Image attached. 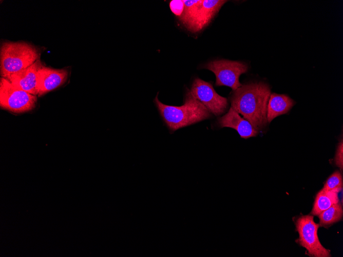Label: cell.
<instances>
[{"label":"cell","instance_id":"2","mask_svg":"<svg viewBox=\"0 0 343 257\" xmlns=\"http://www.w3.org/2000/svg\"><path fill=\"white\" fill-rule=\"evenodd\" d=\"M155 104L165 124L171 132L212 117V113L187 90L184 102L180 106L164 104L159 101L158 94Z\"/></svg>","mask_w":343,"mask_h":257},{"label":"cell","instance_id":"4","mask_svg":"<svg viewBox=\"0 0 343 257\" xmlns=\"http://www.w3.org/2000/svg\"><path fill=\"white\" fill-rule=\"evenodd\" d=\"M37 97L13 85L6 78L0 80L1 107L14 113H21L33 110L36 106Z\"/></svg>","mask_w":343,"mask_h":257},{"label":"cell","instance_id":"8","mask_svg":"<svg viewBox=\"0 0 343 257\" xmlns=\"http://www.w3.org/2000/svg\"><path fill=\"white\" fill-rule=\"evenodd\" d=\"M227 1L202 0L193 16L184 24L192 32H197L208 25Z\"/></svg>","mask_w":343,"mask_h":257},{"label":"cell","instance_id":"9","mask_svg":"<svg viewBox=\"0 0 343 257\" xmlns=\"http://www.w3.org/2000/svg\"><path fill=\"white\" fill-rule=\"evenodd\" d=\"M68 76L69 70L66 68L54 69L44 65L37 73V96H42L61 86Z\"/></svg>","mask_w":343,"mask_h":257},{"label":"cell","instance_id":"11","mask_svg":"<svg viewBox=\"0 0 343 257\" xmlns=\"http://www.w3.org/2000/svg\"><path fill=\"white\" fill-rule=\"evenodd\" d=\"M218 126L220 128H232L237 131L241 137L244 139L255 137L259 132L249 121L240 116L232 107L226 114L218 118Z\"/></svg>","mask_w":343,"mask_h":257},{"label":"cell","instance_id":"12","mask_svg":"<svg viewBox=\"0 0 343 257\" xmlns=\"http://www.w3.org/2000/svg\"><path fill=\"white\" fill-rule=\"evenodd\" d=\"M295 102L286 94L272 93L267 107V120L271 123L276 117L288 113L295 105Z\"/></svg>","mask_w":343,"mask_h":257},{"label":"cell","instance_id":"15","mask_svg":"<svg viewBox=\"0 0 343 257\" xmlns=\"http://www.w3.org/2000/svg\"><path fill=\"white\" fill-rule=\"evenodd\" d=\"M342 188V177L339 171H335L327 180L323 189L339 192Z\"/></svg>","mask_w":343,"mask_h":257},{"label":"cell","instance_id":"1","mask_svg":"<svg viewBox=\"0 0 343 257\" xmlns=\"http://www.w3.org/2000/svg\"><path fill=\"white\" fill-rule=\"evenodd\" d=\"M271 94V88L265 83L245 84L233 90L230 98L231 107L261 132L268 123L267 107Z\"/></svg>","mask_w":343,"mask_h":257},{"label":"cell","instance_id":"16","mask_svg":"<svg viewBox=\"0 0 343 257\" xmlns=\"http://www.w3.org/2000/svg\"><path fill=\"white\" fill-rule=\"evenodd\" d=\"M169 7L172 12L180 18L184 11V2L182 0H173L169 3Z\"/></svg>","mask_w":343,"mask_h":257},{"label":"cell","instance_id":"5","mask_svg":"<svg viewBox=\"0 0 343 257\" xmlns=\"http://www.w3.org/2000/svg\"><path fill=\"white\" fill-rule=\"evenodd\" d=\"M203 68L215 74L216 86H225L233 90L242 85L239 82V76L249 69L245 63L228 60H213L204 65Z\"/></svg>","mask_w":343,"mask_h":257},{"label":"cell","instance_id":"3","mask_svg":"<svg viewBox=\"0 0 343 257\" xmlns=\"http://www.w3.org/2000/svg\"><path fill=\"white\" fill-rule=\"evenodd\" d=\"M41 56V51L33 45L24 42L6 41L0 50L1 77H7L32 65Z\"/></svg>","mask_w":343,"mask_h":257},{"label":"cell","instance_id":"13","mask_svg":"<svg viewBox=\"0 0 343 257\" xmlns=\"http://www.w3.org/2000/svg\"><path fill=\"white\" fill-rule=\"evenodd\" d=\"M338 192L322 189L317 194L311 214L318 215L335 204L339 202Z\"/></svg>","mask_w":343,"mask_h":257},{"label":"cell","instance_id":"6","mask_svg":"<svg viewBox=\"0 0 343 257\" xmlns=\"http://www.w3.org/2000/svg\"><path fill=\"white\" fill-rule=\"evenodd\" d=\"M299 234L298 244L306 248L308 254L314 257H330V251L321 244L317 235L320 225L314 221L312 215H301L295 222Z\"/></svg>","mask_w":343,"mask_h":257},{"label":"cell","instance_id":"14","mask_svg":"<svg viewBox=\"0 0 343 257\" xmlns=\"http://www.w3.org/2000/svg\"><path fill=\"white\" fill-rule=\"evenodd\" d=\"M343 215L342 204L340 202L334 204L319 215V225L328 226L339 221Z\"/></svg>","mask_w":343,"mask_h":257},{"label":"cell","instance_id":"10","mask_svg":"<svg viewBox=\"0 0 343 257\" xmlns=\"http://www.w3.org/2000/svg\"><path fill=\"white\" fill-rule=\"evenodd\" d=\"M43 66L40 59H39L30 66L6 78L14 86L37 96V73Z\"/></svg>","mask_w":343,"mask_h":257},{"label":"cell","instance_id":"17","mask_svg":"<svg viewBox=\"0 0 343 257\" xmlns=\"http://www.w3.org/2000/svg\"><path fill=\"white\" fill-rule=\"evenodd\" d=\"M335 165L339 167L341 171L343 169V143L341 140L338 145L336 154L334 158Z\"/></svg>","mask_w":343,"mask_h":257},{"label":"cell","instance_id":"7","mask_svg":"<svg viewBox=\"0 0 343 257\" xmlns=\"http://www.w3.org/2000/svg\"><path fill=\"white\" fill-rule=\"evenodd\" d=\"M189 90L193 96L214 115L218 116L226 111L228 106L227 98L219 95L210 83L197 77Z\"/></svg>","mask_w":343,"mask_h":257}]
</instances>
